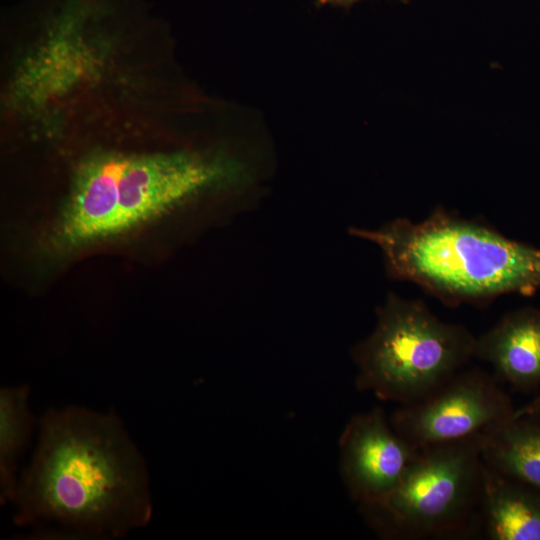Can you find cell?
Returning <instances> with one entry per match:
<instances>
[{"label": "cell", "mask_w": 540, "mask_h": 540, "mask_svg": "<svg viewBox=\"0 0 540 540\" xmlns=\"http://www.w3.org/2000/svg\"><path fill=\"white\" fill-rule=\"evenodd\" d=\"M478 527L491 540H540V489L482 461Z\"/></svg>", "instance_id": "cell-9"}, {"label": "cell", "mask_w": 540, "mask_h": 540, "mask_svg": "<svg viewBox=\"0 0 540 540\" xmlns=\"http://www.w3.org/2000/svg\"><path fill=\"white\" fill-rule=\"evenodd\" d=\"M499 383L483 370H460L424 399L399 405L389 416L390 423L417 449L484 433L516 412Z\"/></svg>", "instance_id": "cell-6"}, {"label": "cell", "mask_w": 540, "mask_h": 540, "mask_svg": "<svg viewBox=\"0 0 540 540\" xmlns=\"http://www.w3.org/2000/svg\"><path fill=\"white\" fill-rule=\"evenodd\" d=\"M256 174L224 152H98L76 167L52 240L70 250L124 234L202 199L221 197L246 213Z\"/></svg>", "instance_id": "cell-2"}, {"label": "cell", "mask_w": 540, "mask_h": 540, "mask_svg": "<svg viewBox=\"0 0 540 540\" xmlns=\"http://www.w3.org/2000/svg\"><path fill=\"white\" fill-rule=\"evenodd\" d=\"M474 357L490 364L499 382L518 391L540 385V309L519 308L505 314L476 337Z\"/></svg>", "instance_id": "cell-8"}, {"label": "cell", "mask_w": 540, "mask_h": 540, "mask_svg": "<svg viewBox=\"0 0 540 540\" xmlns=\"http://www.w3.org/2000/svg\"><path fill=\"white\" fill-rule=\"evenodd\" d=\"M26 386L2 388L0 392V474L4 501L12 500L17 486L16 463L31 428Z\"/></svg>", "instance_id": "cell-11"}, {"label": "cell", "mask_w": 540, "mask_h": 540, "mask_svg": "<svg viewBox=\"0 0 540 540\" xmlns=\"http://www.w3.org/2000/svg\"><path fill=\"white\" fill-rule=\"evenodd\" d=\"M515 415L528 416L540 422V394L527 405L516 409Z\"/></svg>", "instance_id": "cell-12"}, {"label": "cell", "mask_w": 540, "mask_h": 540, "mask_svg": "<svg viewBox=\"0 0 540 540\" xmlns=\"http://www.w3.org/2000/svg\"><path fill=\"white\" fill-rule=\"evenodd\" d=\"M482 461L501 475L540 489V422L514 415L484 432Z\"/></svg>", "instance_id": "cell-10"}, {"label": "cell", "mask_w": 540, "mask_h": 540, "mask_svg": "<svg viewBox=\"0 0 540 540\" xmlns=\"http://www.w3.org/2000/svg\"><path fill=\"white\" fill-rule=\"evenodd\" d=\"M376 317L374 330L352 347L351 357L356 388L383 401L422 400L474 357L476 337L439 319L420 299L389 292Z\"/></svg>", "instance_id": "cell-4"}, {"label": "cell", "mask_w": 540, "mask_h": 540, "mask_svg": "<svg viewBox=\"0 0 540 540\" xmlns=\"http://www.w3.org/2000/svg\"><path fill=\"white\" fill-rule=\"evenodd\" d=\"M348 233L379 248L390 280L414 283L447 306L540 291L539 248L443 207L419 222L396 218L376 229L351 226Z\"/></svg>", "instance_id": "cell-3"}, {"label": "cell", "mask_w": 540, "mask_h": 540, "mask_svg": "<svg viewBox=\"0 0 540 540\" xmlns=\"http://www.w3.org/2000/svg\"><path fill=\"white\" fill-rule=\"evenodd\" d=\"M358 0H316L319 5L347 6Z\"/></svg>", "instance_id": "cell-13"}, {"label": "cell", "mask_w": 540, "mask_h": 540, "mask_svg": "<svg viewBox=\"0 0 540 540\" xmlns=\"http://www.w3.org/2000/svg\"><path fill=\"white\" fill-rule=\"evenodd\" d=\"M483 435L419 449L392 491L358 505L364 521L386 540L472 535L478 527Z\"/></svg>", "instance_id": "cell-5"}, {"label": "cell", "mask_w": 540, "mask_h": 540, "mask_svg": "<svg viewBox=\"0 0 540 540\" xmlns=\"http://www.w3.org/2000/svg\"><path fill=\"white\" fill-rule=\"evenodd\" d=\"M418 453L395 431L382 408L352 416L339 438V471L350 498L360 505L384 497Z\"/></svg>", "instance_id": "cell-7"}, {"label": "cell", "mask_w": 540, "mask_h": 540, "mask_svg": "<svg viewBox=\"0 0 540 540\" xmlns=\"http://www.w3.org/2000/svg\"><path fill=\"white\" fill-rule=\"evenodd\" d=\"M12 501L19 524L70 536L118 537L151 516L144 463L114 415L51 410Z\"/></svg>", "instance_id": "cell-1"}]
</instances>
